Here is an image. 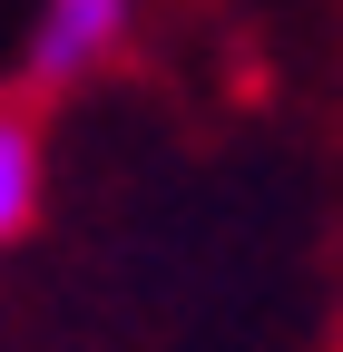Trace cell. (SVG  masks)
I'll list each match as a JSON object with an SVG mask.
<instances>
[{
	"label": "cell",
	"mask_w": 343,
	"mask_h": 352,
	"mask_svg": "<svg viewBox=\"0 0 343 352\" xmlns=\"http://www.w3.org/2000/svg\"><path fill=\"white\" fill-rule=\"evenodd\" d=\"M118 20H127V0H50V10H39V39H30V69L39 78H79L108 50Z\"/></svg>",
	"instance_id": "cell-1"
},
{
	"label": "cell",
	"mask_w": 343,
	"mask_h": 352,
	"mask_svg": "<svg viewBox=\"0 0 343 352\" xmlns=\"http://www.w3.org/2000/svg\"><path fill=\"white\" fill-rule=\"evenodd\" d=\"M20 206H30V138L0 127V235L20 226Z\"/></svg>",
	"instance_id": "cell-2"
}]
</instances>
